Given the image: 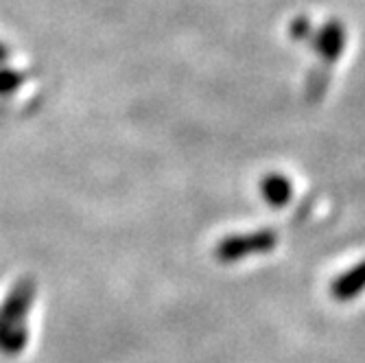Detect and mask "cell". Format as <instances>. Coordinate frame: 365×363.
Segmentation results:
<instances>
[{"mask_svg": "<svg viewBox=\"0 0 365 363\" xmlns=\"http://www.w3.org/2000/svg\"><path fill=\"white\" fill-rule=\"evenodd\" d=\"M276 245V235L264 230V232H254V235H239V237H227L219 243L217 256L221 260H239L250 254H260V252H272Z\"/></svg>", "mask_w": 365, "mask_h": 363, "instance_id": "obj_2", "label": "cell"}, {"mask_svg": "<svg viewBox=\"0 0 365 363\" xmlns=\"http://www.w3.org/2000/svg\"><path fill=\"white\" fill-rule=\"evenodd\" d=\"M363 289H365V260L361 262V265H356L354 270L339 276L333 282V289H330V291H333V295L337 300L346 302V300L354 298V295H359Z\"/></svg>", "mask_w": 365, "mask_h": 363, "instance_id": "obj_3", "label": "cell"}, {"mask_svg": "<svg viewBox=\"0 0 365 363\" xmlns=\"http://www.w3.org/2000/svg\"><path fill=\"white\" fill-rule=\"evenodd\" d=\"M24 81H26V75L22 71L7 68V66H3V68H0V96L14 94L16 90H20V86Z\"/></svg>", "mask_w": 365, "mask_h": 363, "instance_id": "obj_6", "label": "cell"}, {"mask_svg": "<svg viewBox=\"0 0 365 363\" xmlns=\"http://www.w3.org/2000/svg\"><path fill=\"white\" fill-rule=\"evenodd\" d=\"M9 46L7 44H3V42H0V66H3V63H7V59H9Z\"/></svg>", "mask_w": 365, "mask_h": 363, "instance_id": "obj_7", "label": "cell"}, {"mask_svg": "<svg viewBox=\"0 0 365 363\" xmlns=\"http://www.w3.org/2000/svg\"><path fill=\"white\" fill-rule=\"evenodd\" d=\"M346 44V33H344V26L339 22H330L322 29L319 38H317V48L319 53L326 57V59H337L341 48Z\"/></svg>", "mask_w": 365, "mask_h": 363, "instance_id": "obj_4", "label": "cell"}, {"mask_svg": "<svg viewBox=\"0 0 365 363\" xmlns=\"http://www.w3.org/2000/svg\"><path fill=\"white\" fill-rule=\"evenodd\" d=\"M260 193H262V197H264V200H267L272 206L280 208V206H287V204H289L293 188H291V182H289L284 175H276V173H274V175L262 178V182H260Z\"/></svg>", "mask_w": 365, "mask_h": 363, "instance_id": "obj_5", "label": "cell"}, {"mask_svg": "<svg viewBox=\"0 0 365 363\" xmlns=\"http://www.w3.org/2000/svg\"><path fill=\"white\" fill-rule=\"evenodd\" d=\"M33 298H36V282L31 278H20L0 305V335L26 326V315L33 307Z\"/></svg>", "mask_w": 365, "mask_h": 363, "instance_id": "obj_1", "label": "cell"}]
</instances>
